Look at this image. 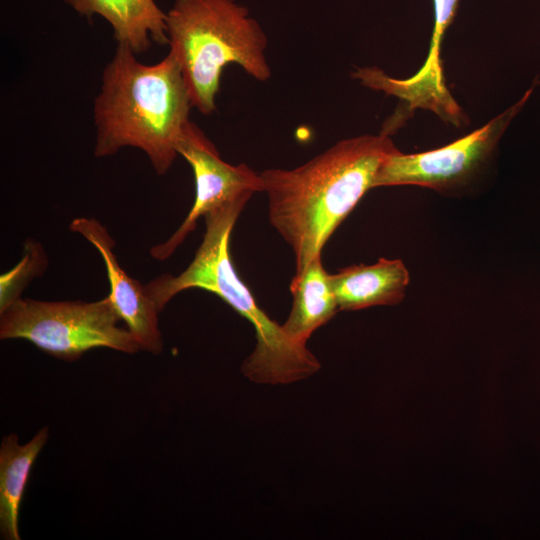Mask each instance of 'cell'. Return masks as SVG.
<instances>
[{"instance_id":"ba28073f","label":"cell","mask_w":540,"mask_h":540,"mask_svg":"<svg viewBox=\"0 0 540 540\" xmlns=\"http://www.w3.org/2000/svg\"><path fill=\"white\" fill-rule=\"evenodd\" d=\"M459 0H433L434 30L431 46L423 66L407 79L388 76L380 68L361 70L360 83L370 89L382 91L406 102L407 110L428 109L445 121L459 125L462 110L450 95L443 80L440 46L444 33L452 23Z\"/></svg>"},{"instance_id":"4fadbf2b","label":"cell","mask_w":540,"mask_h":540,"mask_svg":"<svg viewBox=\"0 0 540 540\" xmlns=\"http://www.w3.org/2000/svg\"><path fill=\"white\" fill-rule=\"evenodd\" d=\"M48 427L41 428L20 445L10 433L0 446V531L5 540H20L19 511L31 468L48 439Z\"/></svg>"},{"instance_id":"9c48e42d","label":"cell","mask_w":540,"mask_h":540,"mask_svg":"<svg viewBox=\"0 0 540 540\" xmlns=\"http://www.w3.org/2000/svg\"><path fill=\"white\" fill-rule=\"evenodd\" d=\"M69 229L85 238L102 256L110 284L108 296L140 350L160 354L164 345L158 322L160 312L145 285L130 277L120 266L114 253L115 241L109 231L98 220L87 217L73 219Z\"/></svg>"},{"instance_id":"5b68a950","label":"cell","mask_w":540,"mask_h":540,"mask_svg":"<svg viewBox=\"0 0 540 540\" xmlns=\"http://www.w3.org/2000/svg\"><path fill=\"white\" fill-rule=\"evenodd\" d=\"M120 321L108 295L93 302L20 298L0 313V338L25 339L64 361L98 347L134 354L140 347Z\"/></svg>"},{"instance_id":"30bf717a","label":"cell","mask_w":540,"mask_h":540,"mask_svg":"<svg viewBox=\"0 0 540 540\" xmlns=\"http://www.w3.org/2000/svg\"><path fill=\"white\" fill-rule=\"evenodd\" d=\"M409 272L399 259L380 258L372 265H351L329 274L338 308L355 311L397 305L405 297Z\"/></svg>"},{"instance_id":"52a82bcc","label":"cell","mask_w":540,"mask_h":540,"mask_svg":"<svg viewBox=\"0 0 540 540\" xmlns=\"http://www.w3.org/2000/svg\"><path fill=\"white\" fill-rule=\"evenodd\" d=\"M177 152L193 170L195 199L177 230L166 241L151 248L150 255L159 261L171 257L207 213L234 202L249 201L253 194L264 192L260 173L246 163L225 162L213 142L191 121L183 129Z\"/></svg>"},{"instance_id":"8fae6325","label":"cell","mask_w":540,"mask_h":540,"mask_svg":"<svg viewBox=\"0 0 540 540\" xmlns=\"http://www.w3.org/2000/svg\"><path fill=\"white\" fill-rule=\"evenodd\" d=\"M87 17L102 16L113 29L117 43L128 45L137 55L152 45H167V13L154 0H64Z\"/></svg>"},{"instance_id":"3957f363","label":"cell","mask_w":540,"mask_h":540,"mask_svg":"<svg viewBox=\"0 0 540 540\" xmlns=\"http://www.w3.org/2000/svg\"><path fill=\"white\" fill-rule=\"evenodd\" d=\"M248 201H238L207 213L205 233L193 260L179 275L163 274L145 285L161 312L178 293L192 288L209 291L254 328L256 346L244 360L241 371L258 384H290L316 374L320 362L306 347L290 338L282 325L271 319L256 303L239 277L230 254L234 225Z\"/></svg>"},{"instance_id":"277c9868","label":"cell","mask_w":540,"mask_h":540,"mask_svg":"<svg viewBox=\"0 0 540 540\" xmlns=\"http://www.w3.org/2000/svg\"><path fill=\"white\" fill-rule=\"evenodd\" d=\"M166 23L169 52L180 65L192 106L202 114L216 110L228 64L239 65L258 81L270 79L267 36L235 0H175Z\"/></svg>"},{"instance_id":"7c38bea8","label":"cell","mask_w":540,"mask_h":540,"mask_svg":"<svg viewBox=\"0 0 540 540\" xmlns=\"http://www.w3.org/2000/svg\"><path fill=\"white\" fill-rule=\"evenodd\" d=\"M289 288L292 307L282 327L290 338L307 344L314 331L339 311L321 255L315 257L301 273H295Z\"/></svg>"},{"instance_id":"6da1fadb","label":"cell","mask_w":540,"mask_h":540,"mask_svg":"<svg viewBox=\"0 0 540 540\" xmlns=\"http://www.w3.org/2000/svg\"><path fill=\"white\" fill-rule=\"evenodd\" d=\"M398 151L390 134L343 139L293 169L262 171L269 222L290 246L295 273L317 256Z\"/></svg>"},{"instance_id":"8992f818","label":"cell","mask_w":540,"mask_h":540,"mask_svg":"<svg viewBox=\"0 0 540 540\" xmlns=\"http://www.w3.org/2000/svg\"><path fill=\"white\" fill-rule=\"evenodd\" d=\"M531 92L532 89L481 128L444 147L415 154L399 150L391 154L378 170L373 188L415 185L445 195L464 192L485 172L500 138Z\"/></svg>"},{"instance_id":"5bb4252c","label":"cell","mask_w":540,"mask_h":540,"mask_svg":"<svg viewBox=\"0 0 540 540\" xmlns=\"http://www.w3.org/2000/svg\"><path fill=\"white\" fill-rule=\"evenodd\" d=\"M48 266V257L41 243L27 239L21 260L0 276V313L22 298L29 283L41 277Z\"/></svg>"},{"instance_id":"7a4b0ae2","label":"cell","mask_w":540,"mask_h":540,"mask_svg":"<svg viewBox=\"0 0 540 540\" xmlns=\"http://www.w3.org/2000/svg\"><path fill=\"white\" fill-rule=\"evenodd\" d=\"M191 108L180 65L172 53L146 65L128 45L117 43L94 101V155L103 158L134 147L146 154L156 174L165 175L178 156V141L190 121Z\"/></svg>"}]
</instances>
